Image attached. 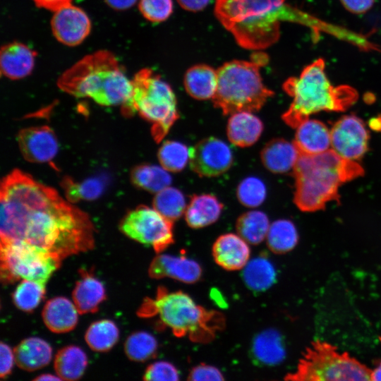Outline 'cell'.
<instances>
[{
  "instance_id": "cell-46",
  "label": "cell",
  "mask_w": 381,
  "mask_h": 381,
  "mask_svg": "<svg viewBox=\"0 0 381 381\" xmlns=\"http://www.w3.org/2000/svg\"><path fill=\"white\" fill-rule=\"evenodd\" d=\"M177 1L183 9L197 12L205 8L210 0H177Z\"/></svg>"
},
{
  "instance_id": "cell-23",
  "label": "cell",
  "mask_w": 381,
  "mask_h": 381,
  "mask_svg": "<svg viewBox=\"0 0 381 381\" xmlns=\"http://www.w3.org/2000/svg\"><path fill=\"white\" fill-rule=\"evenodd\" d=\"M264 128L262 121L250 111H238L230 116L226 126L229 140L234 145L246 147L255 144Z\"/></svg>"
},
{
  "instance_id": "cell-17",
  "label": "cell",
  "mask_w": 381,
  "mask_h": 381,
  "mask_svg": "<svg viewBox=\"0 0 381 381\" xmlns=\"http://www.w3.org/2000/svg\"><path fill=\"white\" fill-rule=\"evenodd\" d=\"M248 243L238 234L228 233L219 236L212 249L215 262L229 271L243 269L250 255Z\"/></svg>"
},
{
  "instance_id": "cell-3",
  "label": "cell",
  "mask_w": 381,
  "mask_h": 381,
  "mask_svg": "<svg viewBox=\"0 0 381 381\" xmlns=\"http://www.w3.org/2000/svg\"><path fill=\"white\" fill-rule=\"evenodd\" d=\"M57 85L75 97H88L106 107L122 106L132 92V81L116 57L107 50L84 56L62 73Z\"/></svg>"
},
{
  "instance_id": "cell-10",
  "label": "cell",
  "mask_w": 381,
  "mask_h": 381,
  "mask_svg": "<svg viewBox=\"0 0 381 381\" xmlns=\"http://www.w3.org/2000/svg\"><path fill=\"white\" fill-rule=\"evenodd\" d=\"M61 261L56 255L23 242L0 243V278L4 284L28 279L46 286Z\"/></svg>"
},
{
  "instance_id": "cell-30",
  "label": "cell",
  "mask_w": 381,
  "mask_h": 381,
  "mask_svg": "<svg viewBox=\"0 0 381 381\" xmlns=\"http://www.w3.org/2000/svg\"><path fill=\"white\" fill-rule=\"evenodd\" d=\"M132 183L139 188L157 193L169 186L171 176L165 169L155 164H143L131 171Z\"/></svg>"
},
{
  "instance_id": "cell-2",
  "label": "cell",
  "mask_w": 381,
  "mask_h": 381,
  "mask_svg": "<svg viewBox=\"0 0 381 381\" xmlns=\"http://www.w3.org/2000/svg\"><path fill=\"white\" fill-rule=\"evenodd\" d=\"M214 14L238 44L250 50H262L277 42L283 21L299 23L340 39L347 35L343 28L317 19L286 0H216Z\"/></svg>"
},
{
  "instance_id": "cell-18",
  "label": "cell",
  "mask_w": 381,
  "mask_h": 381,
  "mask_svg": "<svg viewBox=\"0 0 381 381\" xmlns=\"http://www.w3.org/2000/svg\"><path fill=\"white\" fill-rule=\"evenodd\" d=\"M36 52L20 42H11L1 47L0 68L1 74L12 80L30 75L35 66Z\"/></svg>"
},
{
  "instance_id": "cell-6",
  "label": "cell",
  "mask_w": 381,
  "mask_h": 381,
  "mask_svg": "<svg viewBox=\"0 0 381 381\" xmlns=\"http://www.w3.org/2000/svg\"><path fill=\"white\" fill-rule=\"evenodd\" d=\"M137 315H158L159 326L169 328L176 337L200 343L212 341L225 324L220 313L205 309L181 291L171 292L163 286L158 287L154 298H145Z\"/></svg>"
},
{
  "instance_id": "cell-42",
  "label": "cell",
  "mask_w": 381,
  "mask_h": 381,
  "mask_svg": "<svg viewBox=\"0 0 381 381\" xmlns=\"http://www.w3.org/2000/svg\"><path fill=\"white\" fill-rule=\"evenodd\" d=\"M188 379L192 381H214L224 380L221 371L216 367L200 364L191 369Z\"/></svg>"
},
{
  "instance_id": "cell-12",
  "label": "cell",
  "mask_w": 381,
  "mask_h": 381,
  "mask_svg": "<svg viewBox=\"0 0 381 381\" xmlns=\"http://www.w3.org/2000/svg\"><path fill=\"white\" fill-rule=\"evenodd\" d=\"M234 155L231 147L223 140L209 137L189 149V165L200 177H215L231 167Z\"/></svg>"
},
{
  "instance_id": "cell-15",
  "label": "cell",
  "mask_w": 381,
  "mask_h": 381,
  "mask_svg": "<svg viewBox=\"0 0 381 381\" xmlns=\"http://www.w3.org/2000/svg\"><path fill=\"white\" fill-rule=\"evenodd\" d=\"M17 141L22 156L30 162H49L59 150L57 138L47 126L22 129L18 133Z\"/></svg>"
},
{
  "instance_id": "cell-26",
  "label": "cell",
  "mask_w": 381,
  "mask_h": 381,
  "mask_svg": "<svg viewBox=\"0 0 381 381\" xmlns=\"http://www.w3.org/2000/svg\"><path fill=\"white\" fill-rule=\"evenodd\" d=\"M183 84L187 93L198 100L212 99L217 86V73L210 66L198 64L186 72Z\"/></svg>"
},
{
  "instance_id": "cell-31",
  "label": "cell",
  "mask_w": 381,
  "mask_h": 381,
  "mask_svg": "<svg viewBox=\"0 0 381 381\" xmlns=\"http://www.w3.org/2000/svg\"><path fill=\"white\" fill-rule=\"evenodd\" d=\"M270 226L266 214L258 210L243 213L236 223L238 234L252 245H258L266 238Z\"/></svg>"
},
{
  "instance_id": "cell-38",
  "label": "cell",
  "mask_w": 381,
  "mask_h": 381,
  "mask_svg": "<svg viewBox=\"0 0 381 381\" xmlns=\"http://www.w3.org/2000/svg\"><path fill=\"white\" fill-rule=\"evenodd\" d=\"M62 187L66 200L71 202L95 200L102 194L104 188L102 181L95 178L88 179L80 183L66 178L62 181Z\"/></svg>"
},
{
  "instance_id": "cell-5",
  "label": "cell",
  "mask_w": 381,
  "mask_h": 381,
  "mask_svg": "<svg viewBox=\"0 0 381 381\" xmlns=\"http://www.w3.org/2000/svg\"><path fill=\"white\" fill-rule=\"evenodd\" d=\"M282 87L293 99L287 111L283 114L282 119L292 128H296L309 116L319 111H344L358 99V93L354 88L331 84L322 59L305 67L298 77L288 78Z\"/></svg>"
},
{
  "instance_id": "cell-48",
  "label": "cell",
  "mask_w": 381,
  "mask_h": 381,
  "mask_svg": "<svg viewBox=\"0 0 381 381\" xmlns=\"http://www.w3.org/2000/svg\"><path fill=\"white\" fill-rule=\"evenodd\" d=\"M35 381H52V380H61L58 375H54L49 373L42 374L37 377L34 378Z\"/></svg>"
},
{
  "instance_id": "cell-47",
  "label": "cell",
  "mask_w": 381,
  "mask_h": 381,
  "mask_svg": "<svg viewBox=\"0 0 381 381\" xmlns=\"http://www.w3.org/2000/svg\"><path fill=\"white\" fill-rule=\"evenodd\" d=\"M107 4L116 10H126L131 8L137 0H104Z\"/></svg>"
},
{
  "instance_id": "cell-14",
  "label": "cell",
  "mask_w": 381,
  "mask_h": 381,
  "mask_svg": "<svg viewBox=\"0 0 381 381\" xmlns=\"http://www.w3.org/2000/svg\"><path fill=\"white\" fill-rule=\"evenodd\" d=\"M51 28L61 43L74 47L82 43L91 30V22L86 13L71 4L54 11Z\"/></svg>"
},
{
  "instance_id": "cell-45",
  "label": "cell",
  "mask_w": 381,
  "mask_h": 381,
  "mask_svg": "<svg viewBox=\"0 0 381 381\" xmlns=\"http://www.w3.org/2000/svg\"><path fill=\"white\" fill-rule=\"evenodd\" d=\"M39 8L56 11L71 4L72 0H32Z\"/></svg>"
},
{
  "instance_id": "cell-7",
  "label": "cell",
  "mask_w": 381,
  "mask_h": 381,
  "mask_svg": "<svg viewBox=\"0 0 381 381\" xmlns=\"http://www.w3.org/2000/svg\"><path fill=\"white\" fill-rule=\"evenodd\" d=\"M268 61L267 56L257 52L250 61L233 60L217 70V86L212 100L224 115L238 111H257L274 92L264 84L260 69Z\"/></svg>"
},
{
  "instance_id": "cell-21",
  "label": "cell",
  "mask_w": 381,
  "mask_h": 381,
  "mask_svg": "<svg viewBox=\"0 0 381 381\" xmlns=\"http://www.w3.org/2000/svg\"><path fill=\"white\" fill-rule=\"evenodd\" d=\"M80 279L77 281L72 292V298L79 314L93 313L106 298L102 282L87 270H79Z\"/></svg>"
},
{
  "instance_id": "cell-50",
  "label": "cell",
  "mask_w": 381,
  "mask_h": 381,
  "mask_svg": "<svg viewBox=\"0 0 381 381\" xmlns=\"http://www.w3.org/2000/svg\"><path fill=\"white\" fill-rule=\"evenodd\" d=\"M370 124L372 128L381 131V116L372 119Z\"/></svg>"
},
{
  "instance_id": "cell-43",
  "label": "cell",
  "mask_w": 381,
  "mask_h": 381,
  "mask_svg": "<svg viewBox=\"0 0 381 381\" xmlns=\"http://www.w3.org/2000/svg\"><path fill=\"white\" fill-rule=\"evenodd\" d=\"M0 377L6 378L12 371L15 356L11 347L3 341L0 344Z\"/></svg>"
},
{
  "instance_id": "cell-13",
  "label": "cell",
  "mask_w": 381,
  "mask_h": 381,
  "mask_svg": "<svg viewBox=\"0 0 381 381\" xmlns=\"http://www.w3.org/2000/svg\"><path fill=\"white\" fill-rule=\"evenodd\" d=\"M330 132L332 150L342 158L356 161L366 152L369 134L358 117L353 115L341 117Z\"/></svg>"
},
{
  "instance_id": "cell-20",
  "label": "cell",
  "mask_w": 381,
  "mask_h": 381,
  "mask_svg": "<svg viewBox=\"0 0 381 381\" xmlns=\"http://www.w3.org/2000/svg\"><path fill=\"white\" fill-rule=\"evenodd\" d=\"M296 128L294 143L301 154L318 155L329 150L331 132L320 121L308 118Z\"/></svg>"
},
{
  "instance_id": "cell-34",
  "label": "cell",
  "mask_w": 381,
  "mask_h": 381,
  "mask_svg": "<svg viewBox=\"0 0 381 381\" xmlns=\"http://www.w3.org/2000/svg\"><path fill=\"white\" fill-rule=\"evenodd\" d=\"M152 205L162 216L172 222L183 215L187 206L183 193L170 186L156 193Z\"/></svg>"
},
{
  "instance_id": "cell-32",
  "label": "cell",
  "mask_w": 381,
  "mask_h": 381,
  "mask_svg": "<svg viewBox=\"0 0 381 381\" xmlns=\"http://www.w3.org/2000/svg\"><path fill=\"white\" fill-rule=\"evenodd\" d=\"M119 338V328L113 321L107 319L92 322L85 334L88 346L97 352L109 351L116 344Z\"/></svg>"
},
{
  "instance_id": "cell-11",
  "label": "cell",
  "mask_w": 381,
  "mask_h": 381,
  "mask_svg": "<svg viewBox=\"0 0 381 381\" xmlns=\"http://www.w3.org/2000/svg\"><path fill=\"white\" fill-rule=\"evenodd\" d=\"M173 223L154 207L140 205L126 214L119 229L129 238L151 246L160 253L174 241Z\"/></svg>"
},
{
  "instance_id": "cell-27",
  "label": "cell",
  "mask_w": 381,
  "mask_h": 381,
  "mask_svg": "<svg viewBox=\"0 0 381 381\" xmlns=\"http://www.w3.org/2000/svg\"><path fill=\"white\" fill-rule=\"evenodd\" d=\"M251 354L260 365H274L285 357V349L280 334L272 329L262 331L252 342Z\"/></svg>"
},
{
  "instance_id": "cell-22",
  "label": "cell",
  "mask_w": 381,
  "mask_h": 381,
  "mask_svg": "<svg viewBox=\"0 0 381 381\" xmlns=\"http://www.w3.org/2000/svg\"><path fill=\"white\" fill-rule=\"evenodd\" d=\"M78 313L75 304L69 299L64 296H57L47 301L42 316L45 326L51 332L66 333L75 327Z\"/></svg>"
},
{
  "instance_id": "cell-25",
  "label": "cell",
  "mask_w": 381,
  "mask_h": 381,
  "mask_svg": "<svg viewBox=\"0 0 381 381\" xmlns=\"http://www.w3.org/2000/svg\"><path fill=\"white\" fill-rule=\"evenodd\" d=\"M224 205L212 194L193 195L186 206L185 220L192 229H200L214 223Z\"/></svg>"
},
{
  "instance_id": "cell-28",
  "label": "cell",
  "mask_w": 381,
  "mask_h": 381,
  "mask_svg": "<svg viewBox=\"0 0 381 381\" xmlns=\"http://www.w3.org/2000/svg\"><path fill=\"white\" fill-rule=\"evenodd\" d=\"M87 357L79 346L70 345L58 351L54 357V368L56 375L64 380H77L84 374Z\"/></svg>"
},
{
  "instance_id": "cell-8",
  "label": "cell",
  "mask_w": 381,
  "mask_h": 381,
  "mask_svg": "<svg viewBox=\"0 0 381 381\" xmlns=\"http://www.w3.org/2000/svg\"><path fill=\"white\" fill-rule=\"evenodd\" d=\"M132 81V92L121 106L125 116L138 112L152 124L151 133L157 143L166 136L179 114L171 86L150 68L139 71Z\"/></svg>"
},
{
  "instance_id": "cell-35",
  "label": "cell",
  "mask_w": 381,
  "mask_h": 381,
  "mask_svg": "<svg viewBox=\"0 0 381 381\" xmlns=\"http://www.w3.org/2000/svg\"><path fill=\"white\" fill-rule=\"evenodd\" d=\"M157 349L158 344L155 337L144 331L132 333L124 344V351L127 357L137 362H143L154 358Z\"/></svg>"
},
{
  "instance_id": "cell-33",
  "label": "cell",
  "mask_w": 381,
  "mask_h": 381,
  "mask_svg": "<svg viewBox=\"0 0 381 381\" xmlns=\"http://www.w3.org/2000/svg\"><path fill=\"white\" fill-rule=\"evenodd\" d=\"M266 240L271 251L282 254L291 250L296 246L298 234L291 221L278 219L270 224Z\"/></svg>"
},
{
  "instance_id": "cell-16",
  "label": "cell",
  "mask_w": 381,
  "mask_h": 381,
  "mask_svg": "<svg viewBox=\"0 0 381 381\" xmlns=\"http://www.w3.org/2000/svg\"><path fill=\"white\" fill-rule=\"evenodd\" d=\"M148 274L152 279L164 277L186 283L198 282L202 275V268L198 262L183 255L158 253L148 268Z\"/></svg>"
},
{
  "instance_id": "cell-39",
  "label": "cell",
  "mask_w": 381,
  "mask_h": 381,
  "mask_svg": "<svg viewBox=\"0 0 381 381\" xmlns=\"http://www.w3.org/2000/svg\"><path fill=\"white\" fill-rule=\"evenodd\" d=\"M266 194V186L258 177H246L237 186L238 200L247 207H256L260 205L264 202Z\"/></svg>"
},
{
  "instance_id": "cell-19",
  "label": "cell",
  "mask_w": 381,
  "mask_h": 381,
  "mask_svg": "<svg viewBox=\"0 0 381 381\" xmlns=\"http://www.w3.org/2000/svg\"><path fill=\"white\" fill-rule=\"evenodd\" d=\"M300 155L301 152L294 143L284 138H274L262 147L260 159L270 171L284 174L294 170Z\"/></svg>"
},
{
  "instance_id": "cell-41",
  "label": "cell",
  "mask_w": 381,
  "mask_h": 381,
  "mask_svg": "<svg viewBox=\"0 0 381 381\" xmlns=\"http://www.w3.org/2000/svg\"><path fill=\"white\" fill-rule=\"evenodd\" d=\"M143 379L147 381H176L179 380V374L172 363L161 361L149 365Z\"/></svg>"
},
{
  "instance_id": "cell-44",
  "label": "cell",
  "mask_w": 381,
  "mask_h": 381,
  "mask_svg": "<svg viewBox=\"0 0 381 381\" xmlns=\"http://www.w3.org/2000/svg\"><path fill=\"white\" fill-rule=\"evenodd\" d=\"M344 7L354 14H362L369 11L375 0H340Z\"/></svg>"
},
{
  "instance_id": "cell-1",
  "label": "cell",
  "mask_w": 381,
  "mask_h": 381,
  "mask_svg": "<svg viewBox=\"0 0 381 381\" xmlns=\"http://www.w3.org/2000/svg\"><path fill=\"white\" fill-rule=\"evenodd\" d=\"M0 189L1 241L37 246L62 260L94 248L90 217L54 188L15 169Z\"/></svg>"
},
{
  "instance_id": "cell-40",
  "label": "cell",
  "mask_w": 381,
  "mask_h": 381,
  "mask_svg": "<svg viewBox=\"0 0 381 381\" xmlns=\"http://www.w3.org/2000/svg\"><path fill=\"white\" fill-rule=\"evenodd\" d=\"M142 15L153 23L166 20L172 13V0H140L138 5Z\"/></svg>"
},
{
  "instance_id": "cell-9",
  "label": "cell",
  "mask_w": 381,
  "mask_h": 381,
  "mask_svg": "<svg viewBox=\"0 0 381 381\" xmlns=\"http://www.w3.org/2000/svg\"><path fill=\"white\" fill-rule=\"evenodd\" d=\"M291 380H370V370L346 353L325 343H313L300 361Z\"/></svg>"
},
{
  "instance_id": "cell-49",
  "label": "cell",
  "mask_w": 381,
  "mask_h": 381,
  "mask_svg": "<svg viewBox=\"0 0 381 381\" xmlns=\"http://www.w3.org/2000/svg\"><path fill=\"white\" fill-rule=\"evenodd\" d=\"M370 380H381V362L373 371H370Z\"/></svg>"
},
{
  "instance_id": "cell-29",
  "label": "cell",
  "mask_w": 381,
  "mask_h": 381,
  "mask_svg": "<svg viewBox=\"0 0 381 381\" xmlns=\"http://www.w3.org/2000/svg\"><path fill=\"white\" fill-rule=\"evenodd\" d=\"M276 270L265 257L258 256L248 262L243 270V280L252 291H263L275 282Z\"/></svg>"
},
{
  "instance_id": "cell-36",
  "label": "cell",
  "mask_w": 381,
  "mask_h": 381,
  "mask_svg": "<svg viewBox=\"0 0 381 381\" xmlns=\"http://www.w3.org/2000/svg\"><path fill=\"white\" fill-rule=\"evenodd\" d=\"M157 157L161 166L167 171L180 172L189 162V149L182 143L166 140L159 147Z\"/></svg>"
},
{
  "instance_id": "cell-4",
  "label": "cell",
  "mask_w": 381,
  "mask_h": 381,
  "mask_svg": "<svg viewBox=\"0 0 381 381\" xmlns=\"http://www.w3.org/2000/svg\"><path fill=\"white\" fill-rule=\"evenodd\" d=\"M294 203L302 211L313 212L337 200L340 185L361 176L362 167L332 150L318 155L301 154L294 168Z\"/></svg>"
},
{
  "instance_id": "cell-24",
  "label": "cell",
  "mask_w": 381,
  "mask_h": 381,
  "mask_svg": "<svg viewBox=\"0 0 381 381\" xmlns=\"http://www.w3.org/2000/svg\"><path fill=\"white\" fill-rule=\"evenodd\" d=\"M15 363L21 369L32 372L47 365L52 349L45 340L31 337L22 340L13 349Z\"/></svg>"
},
{
  "instance_id": "cell-37",
  "label": "cell",
  "mask_w": 381,
  "mask_h": 381,
  "mask_svg": "<svg viewBox=\"0 0 381 381\" xmlns=\"http://www.w3.org/2000/svg\"><path fill=\"white\" fill-rule=\"evenodd\" d=\"M46 286L34 281L21 279L12 294L15 306L25 312H32L44 298Z\"/></svg>"
}]
</instances>
